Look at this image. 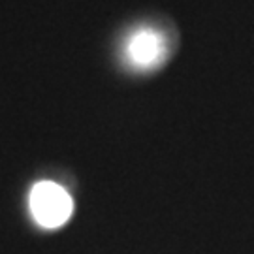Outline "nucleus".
Instances as JSON below:
<instances>
[{
	"mask_svg": "<svg viewBox=\"0 0 254 254\" xmlns=\"http://www.w3.org/2000/svg\"><path fill=\"white\" fill-rule=\"evenodd\" d=\"M30 211L36 222L44 228H59L70 218L73 201L61 185L42 181L30 190Z\"/></svg>",
	"mask_w": 254,
	"mask_h": 254,
	"instance_id": "f257e3e1",
	"label": "nucleus"
},
{
	"mask_svg": "<svg viewBox=\"0 0 254 254\" xmlns=\"http://www.w3.org/2000/svg\"><path fill=\"white\" fill-rule=\"evenodd\" d=\"M166 38L154 28H139L127 42V59L136 68H153L166 57Z\"/></svg>",
	"mask_w": 254,
	"mask_h": 254,
	"instance_id": "f03ea898",
	"label": "nucleus"
}]
</instances>
